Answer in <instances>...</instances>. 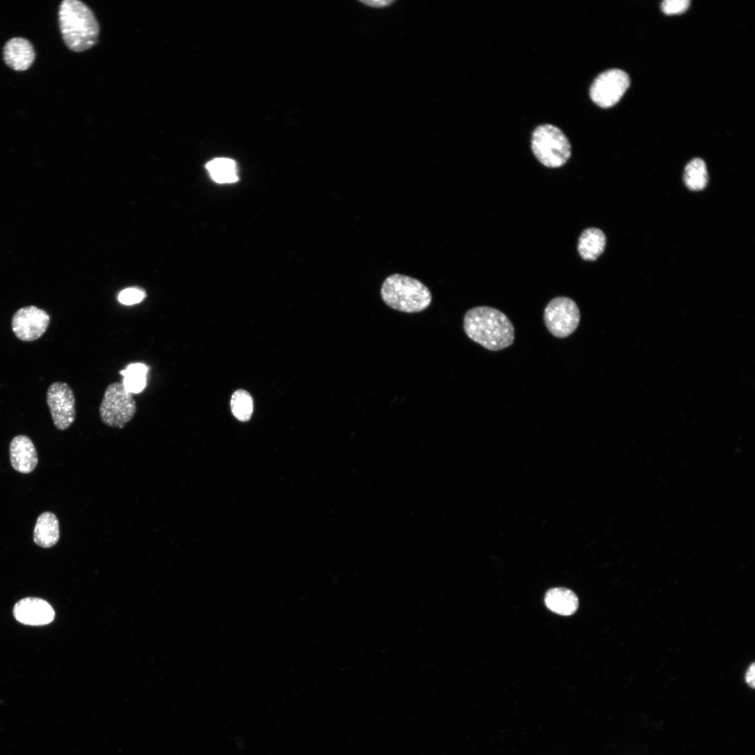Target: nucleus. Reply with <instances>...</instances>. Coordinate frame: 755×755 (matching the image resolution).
I'll return each instance as SVG.
<instances>
[{
    "label": "nucleus",
    "instance_id": "423d86ee",
    "mask_svg": "<svg viewBox=\"0 0 755 755\" xmlns=\"http://www.w3.org/2000/svg\"><path fill=\"white\" fill-rule=\"evenodd\" d=\"M543 320L554 336L563 338L571 335L580 321V312L576 303L566 296H557L546 305Z\"/></svg>",
    "mask_w": 755,
    "mask_h": 755
},
{
    "label": "nucleus",
    "instance_id": "4be33fe9",
    "mask_svg": "<svg viewBox=\"0 0 755 755\" xmlns=\"http://www.w3.org/2000/svg\"><path fill=\"white\" fill-rule=\"evenodd\" d=\"M357 2L368 8L384 10L391 8L397 1L395 0H359Z\"/></svg>",
    "mask_w": 755,
    "mask_h": 755
},
{
    "label": "nucleus",
    "instance_id": "5701e85b",
    "mask_svg": "<svg viewBox=\"0 0 755 755\" xmlns=\"http://www.w3.org/2000/svg\"><path fill=\"white\" fill-rule=\"evenodd\" d=\"M754 668H755L754 663H752V665L749 666V667L748 668V669H747V672L745 673V681L747 683V684L749 686H751L752 689H754V686H755V680H754L755 669Z\"/></svg>",
    "mask_w": 755,
    "mask_h": 755
},
{
    "label": "nucleus",
    "instance_id": "dca6fc26",
    "mask_svg": "<svg viewBox=\"0 0 755 755\" xmlns=\"http://www.w3.org/2000/svg\"><path fill=\"white\" fill-rule=\"evenodd\" d=\"M212 179L217 183H231L238 180L236 162L229 158H215L206 166Z\"/></svg>",
    "mask_w": 755,
    "mask_h": 755
},
{
    "label": "nucleus",
    "instance_id": "412c9836",
    "mask_svg": "<svg viewBox=\"0 0 755 755\" xmlns=\"http://www.w3.org/2000/svg\"><path fill=\"white\" fill-rule=\"evenodd\" d=\"M689 0H665L661 3V8L667 15L680 14L689 8Z\"/></svg>",
    "mask_w": 755,
    "mask_h": 755
},
{
    "label": "nucleus",
    "instance_id": "9b49d317",
    "mask_svg": "<svg viewBox=\"0 0 755 755\" xmlns=\"http://www.w3.org/2000/svg\"><path fill=\"white\" fill-rule=\"evenodd\" d=\"M5 63L12 69L22 71L28 69L35 59V51L27 39L14 37L6 42L3 50Z\"/></svg>",
    "mask_w": 755,
    "mask_h": 755
},
{
    "label": "nucleus",
    "instance_id": "9d476101",
    "mask_svg": "<svg viewBox=\"0 0 755 755\" xmlns=\"http://www.w3.org/2000/svg\"><path fill=\"white\" fill-rule=\"evenodd\" d=\"M17 621L25 625L43 626L51 623L55 616L54 609L46 601L38 598H24L13 607Z\"/></svg>",
    "mask_w": 755,
    "mask_h": 755
},
{
    "label": "nucleus",
    "instance_id": "0eeeda50",
    "mask_svg": "<svg viewBox=\"0 0 755 755\" xmlns=\"http://www.w3.org/2000/svg\"><path fill=\"white\" fill-rule=\"evenodd\" d=\"M629 84L630 79L626 72L617 69H609L594 80L589 96L598 106L610 108L620 100Z\"/></svg>",
    "mask_w": 755,
    "mask_h": 755
},
{
    "label": "nucleus",
    "instance_id": "1a4fd4ad",
    "mask_svg": "<svg viewBox=\"0 0 755 755\" xmlns=\"http://www.w3.org/2000/svg\"><path fill=\"white\" fill-rule=\"evenodd\" d=\"M50 322L49 314L34 305L20 308L11 319L12 330L20 340L34 341L46 331Z\"/></svg>",
    "mask_w": 755,
    "mask_h": 755
},
{
    "label": "nucleus",
    "instance_id": "39448f33",
    "mask_svg": "<svg viewBox=\"0 0 755 755\" xmlns=\"http://www.w3.org/2000/svg\"><path fill=\"white\" fill-rule=\"evenodd\" d=\"M136 412V403L132 393L122 382H112L105 389L99 406V416L107 426L122 429Z\"/></svg>",
    "mask_w": 755,
    "mask_h": 755
},
{
    "label": "nucleus",
    "instance_id": "6e6552de",
    "mask_svg": "<svg viewBox=\"0 0 755 755\" xmlns=\"http://www.w3.org/2000/svg\"><path fill=\"white\" fill-rule=\"evenodd\" d=\"M47 403L55 427L67 429L76 419V399L70 386L64 382H55L47 391Z\"/></svg>",
    "mask_w": 755,
    "mask_h": 755
},
{
    "label": "nucleus",
    "instance_id": "7ed1b4c3",
    "mask_svg": "<svg viewBox=\"0 0 755 755\" xmlns=\"http://www.w3.org/2000/svg\"><path fill=\"white\" fill-rule=\"evenodd\" d=\"M383 301L394 310L413 313L427 308L432 296L429 288L419 280L395 273L383 282L380 290Z\"/></svg>",
    "mask_w": 755,
    "mask_h": 755
},
{
    "label": "nucleus",
    "instance_id": "ddd939ff",
    "mask_svg": "<svg viewBox=\"0 0 755 755\" xmlns=\"http://www.w3.org/2000/svg\"><path fill=\"white\" fill-rule=\"evenodd\" d=\"M59 539V525L56 515L50 512L41 514L34 529V541L38 546L49 548Z\"/></svg>",
    "mask_w": 755,
    "mask_h": 755
},
{
    "label": "nucleus",
    "instance_id": "6ab92c4d",
    "mask_svg": "<svg viewBox=\"0 0 755 755\" xmlns=\"http://www.w3.org/2000/svg\"><path fill=\"white\" fill-rule=\"evenodd\" d=\"M231 408L232 413L238 420L247 421L253 411V401L250 394L243 389L236 391L231 396Z\"/></svg>",
    "mask_w": 755,
    "mask_h": 755
},
{
    "label": "nucleus",
    "instance_id": "aec40b11",
    "mask_svg": "<svg viewBox=\"0 0 755 755\" xmlns=\"http://www.w3.org/2000/svg\"><path fill=\"white\" fill-rule=\"evenodd\" d=\"M146 297L144 290L131 287L122 290L118 295V300L124 305H133L141 302Z\"/></svg>",
    "mask_w": 755,
    "mask_h": 755
},
{
    "label": "nucleus",
    "instance_id": "4468645a",
    "mask_svg": "<svg viewBox=\"0 0 755 755\" xmlns=\"http://www.w3.org/2000/svg\"><path fill=\"white\" fill-rule=\"evenodd\" d=\"M545 603L551 611L565 616L575 613L579 605L575 593L562 587L549 589L546 593Z\"/></svg>",
    "mask_w": 755,
    "mask_h": 755
},
{
    "label": "nucleus",
    "instance_id": "f3484780",
    "mask_svg": "<svg viewBox=\"0 0 755 755\" xmlns=\"http://www.w3.org/2000/svg\"><path fill=\"white\" fill-rule=\"evenodd\" d=\"M683 178L689 189L698 191L704 189L708 181L705 161L700 158L691 159L685 166Z\"/></svg>",
    "mask_w": 755,
    "mask_h": 755
},
{
    "label": "nucleus",
    "instance_id": "a211bd4d",
    "mask_svg": "<svg viewBox=\"0 0 755 755\" xmlns=\"http://www.w3.org/2000/svg\"><path fill=\"white\" fill-rule=\"evenodd\" d=\"M148 367L141 363L129 365L120 373L124 376L122 384L131 393L141 392L146 385Z\"/></svg>",
    "mask_w": 755,
    "mask_h": 755
},
{
    "label": "nucleus",
    "instance_id": "f257e3e1",
    "mask_svg": "<svg viewBox=\"0 0 755 755\" xmlns=\"http://www.w3.org/2000/svg\"><path fill=\"white\" fill-rule=\"evenodd\" d=\"M463 329L470 339L491 351L503 350L515 340V329L508 317L489 306L468 310L463 317Z\"/></svg>",
    "mask_w": 755,
    "mask_h": 755
},
{
    "label": "nucleus",
    "instance_id": "f03ea898",
    "mask_svg": "<svg viewBox=\"0 0 755 755\" xmlns=\"http://www.w3.org/2000/svg\"><path fill=\"white\" fill-rule=\"evenodd\" d=\"M59 24L66 45L73 52H82L98 40L99 26L91 9L78 0H64L59 8Z\"/></svg>",
    "mask_w": 755,
    "mask_h": 755
},
{
    "label": "nucleus",
    "instance_id": "2eb2a0df",
    "mask_svg": "<svg viewBox=\"0 0 755 755\" xmlns=\"http://www.w3.org/2000/svg\"><path fill=\"white\" fill-rule=\"evenodd\" d=\"M606 244L604 233L597 228L585 229L578 239L577 250L586 261H595L603 252Z\"/></svg>",
    "mask_w": 755,
    "mask_h": 755
},
{
    "label": "nucleus",
    "instance_id": "20e7f679",
    "mask_svg": "<svg viewBox=\"0 0 755 755\" xmlns=\"http://www.w3.org/2000/svg\"><path fill=\"white\" fill-rule=\"evenodd\" d=\"M531 149L537 159L549 168L563 166L571 155L568 139L560 129L552 124H542L535 129Z\"/></svg>",
    "mask_w": 755,
    "mask_h": 755
},
{
    "label": "nucleus",
    "instance_id": "f8f14e48",
    "mask_svg": "<svg viewBox=\"0 0 755 755\" xmlns=\"http://www.w3.org/2000/svg\"><path fill=\"white\" fill-rule=\"evenodd\" d=\"M11 465L17 472L29 473L37 463L38 456L31 439L24 435L15 436L10 444Z\"/></svg>",
    "mask_w": 755,
    "mask_h": 755
}]
</instances>
